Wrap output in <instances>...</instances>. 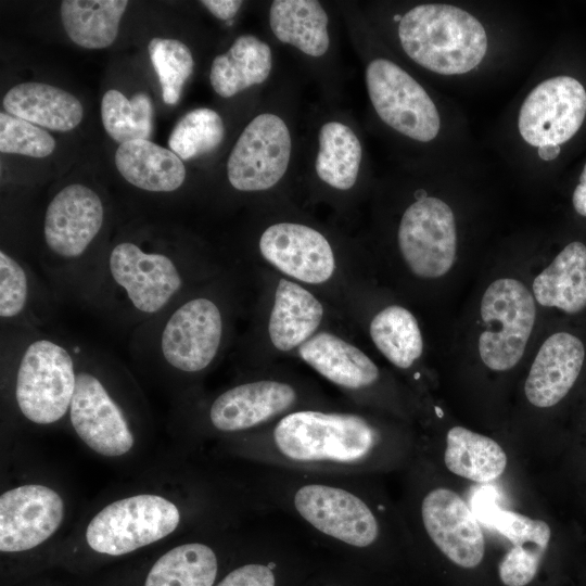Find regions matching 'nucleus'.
<instances>
[{"mask_svg": "<svg viewBox=\"0 0 586 586\" xmlns=\"http://www.w3.org/2000/svg\"><path fill=\"white\" fill-rule=\"evenodd\" d=\"M77 378L67 423L91 451L125 459L143 438L146 406L126 367L107 353L76 344Z\"/></svg>", "mask_w": 586, "mask_h": 586, "instance_id": "1", "label": "nucleus"}, {"mask_svg": "<svg viewBox=\"0 0 586 586\" xmlns=\"http://www.w3.org/2000/svg\"><path fill=\"white\" fill-rule=\"evenodd\" d=\"M188 281L179 255L125 239L105 250L81 302L135 329L183 296Z\"/></svg>", "mask_w": 586, "mask_h": 586, "instance_id": "2", "label": "nucleus"}, {"mask_svg": "<svg viewBox=\"0 0 586 586\" xmlns=\"http://www.w3.org/2000/svg\"><path fill=\"white\" fill-rule=\"evenodd\" d=\"M2 393L23 422H67L76 386V344L42 329L2 328Z\"/></svg>", "mask_w": 586, "mask_h": 586, "instance_id": "3", "label": "nucleus"}, {"mask_svg": "<svg viewBox=\"0 0 586 586\" xmlns=\"http://www.w3.org/2000/svg\"><path fill=\"white\" fill-rule=\"evenodd\" d=\"M224 315L218 303L187 293L132 331L130 351L136 364L170 387L206 370L224 339Z\"/></svg>", "mask_w": 586, "mask_h": 586, "instance_id": "4", "label": "nucleus"}, {"mask_svg": "<svg viewBox=\"0 0 586 586\" xmlns=\"http://www.w3.org/2000/svg\"><path fill=\"white\" fill-rule=\"evenodd\" d=\"M104 222L101 196L85 184L65 186L49 202L42 228V268L63 296L82 301L101 263L94 244Z\"/></svg>", "mask_w": 586, "mask_h": 586, "instance_id": "5", "label": "nucleus"}, {"mask_svg": "<svg viewBox=\"0 0 586 586\" xmlns=\"http://www.w3.org/2000/svg\"><path fill=\"white\" fill-rule=\"evenodd\" d=\"M184 521L186 510L178 496L146 487L102 504L82 520L72 538L92 553L122 557L170 538Z\"/></svg>", "mask_w": 586, "mask_h": 586, "instance_id": "6", "label": "nucleus"}, {"mask_svg": "<svg viewBox=\"0 0 586 586\" xmlns=\"http://www.w3.org/2000/svg\"><path fill=\"white\" fill-rule=\"evenodd\" d=\"M398 37L406 54L424 68L457 75L473 69L487 51L483 25L449 4H420L400 18Z\"/></svg>", "mask_w": 586, "mask_h": 586, "instance_id": "7", "label": "nucleus"}, {"mask_svg": "<svg viewBox=\"0 0 586 586\" xmlns=\"http://www.w3.org/2000/svg\"><path fill=\"white\" fill-rule=\"evenodd\" d=\"M378 431L353 413L301 410L285 415L276 424V453L298 464L356 467L379 444Z\"/></svg>", "mask_w": 586, "mask_h": 586, "instance_id": "8", "label": "nucleus"}, {"mask_svg": "<svg viewBox=\"0 0 586 586\" xmlns=\"http://www.w3.org/2000/svg\"><path fill=\"white\" fill-rule=\"evenodd\" d=\"M69 501L48 477L14 479L0 493V551L23 555L48 545L65 528Z\"/></svg>", "mask_w": 586, "mask_h": 586, "instance_id": "9", "label": "nucleus"}, {"mask_svg": "<svg viewBox=\"0 0 586 586\" xmlns=\"http://www.w3.org/2000/svg\"><path fill=\"white\" fill-rule=\"evenodd\" d=\"M481 317L485 323L477 344L482 361L496 371L513 368L524 354L535 323L532 294L515 279H498L483 294Z\"/></svg>", "mask_w": 586, "mask_h": 586, "instance_id": "10", "label": "nucleus"}, {"mask_svg": "<svg viewBox=\"0 0 586 586\" xmlns=\"http://www.w3.org/2000/svg\"><path fill=\"white\" fill-rule=\"evenodd\" d=\"M370 101L379 117L396 131L420 142L433 140L441 127L430 95L407 72L386 59H375L366 69Z\"/></svg>", "mask_w": 586, "mask_h": 586, "instance_id": "11", "label": "nucleus"}, {"mask_svg": "<svg viewBox=\"0 0 586 586\" xmlns=\"http://www.w3.org/2000/svg\"><path fill=\"white\" fill-rule=\"evenodd\" d=\"M400 253L418 277L444 276L457 252V230L451 208L433 196L419 199L404 213L397 233Z\"/></svg>", "mask_w": 586, "mask_h": 586, "instance_id": "12", "label": "nucleus"}, {"mask_svg": "<svg viewBox=\"0 0 586 586\" xmlns=\"http://www.w3.org/2000/svg\"><path fill=\"white\" fill-rule=\"evenodd\" d=\"M292 141L285 123L275 114L254 117L238 138L227 162L230 184L239 191H263L284 176Z\"/></svg>", "mask_w": 586, "mask_h": 586, "instance_id": "13", "label": "nucleus"}, {"mask_svg": "<svg viewBox=\"0 0 586 586\" xmlns=\"http://www.w3.org/2000/svg\"><path fill=\"white\" fill-rule=\"evenodd\" d=\"M586 115V91L571 76H556L537 85L521 105L518 127L528 144L560 145L581 128Z\"/></svg>", "mask_w": 586, "mask_h": 586, "instance_id": "14", "label": "nucleus"}, {"mask_svg": "<svg viewBox=\"0 0 586 586\" xmlns=\"http://www.w3.org/2000/svg\"><path fill=\"white\" fill-rule=\"evenodd\" d=\"M298 515L321 534L343 544L364 548L379 536L378 520L354 493L329 484L308 483L293 495Z\"/></svg>", "mask_w": 586, "mask_h": 586, "instance_id": "15", "label": "nucleus"}, {"mask_svg": "<svg viewBox=\"0 0 586 586\" xmlns=\"http://www.w3.org/2000/svg\"><path fill=\"white\" fill-rule=\"evenodd\" d=\"M421 517L429 537L450 561L467 569L481 563L483 532L456 492L444 487L429 492L421 502Z\"/></svg>", "mask_w": 586, "mask_h": 586, "instance_id": "16", "label": "nucleus"}, {"mask_svg": "<svg viewBox=\"0 0 586 586\" xmlns=\"http://www.w3.org/2000/svg\"><path fill=\"white\" fill-rule=\"evenodd\" d=\"M259 251L280 271L306 283L329 280L335 267L328 240L301 224L279 222L268 227L259 239Z\"/></svg>", "mask_w": 586, "mask_h": 586, "instance_id": "17", "label": "nucleus"}, {"mask_svg": "<svg viewBox=\"0 0 586 586\" xmlns=\"http://www.w3.org/2000/svg\"><path fill=\"white\" fill-rule=\"evenodd\" d=\"M295 402L296 393L290 384L272 380L246 382L216 396L207 418L215 431L238 433L288 411Z\"/></svg>", "mask_w": 586, "mask_h": 586, "instance_id": "18", "label": "nucleus"}, {"mask_svg": "<svg viewBox=\"0 0 586 586\" xmlns=\"http://www.w3.org/2000/svg\"><path fill=\"white\" fill-rule=\"evenodd\" d=\"M582 341L568 332L550 335L540 346L524 385L527 400L539 408L558 404L574 385L583 367Z\"/></svg>", "mask_w": 586, "mask_h": 586, "instance_id": "19", "label": "nucleus"}, {"mask_svg": "<svg viewBox=\"0 0 586 586\" xmlns=\"http://www.w3.org/2000/svg\"><path fill=\"white\" fill-rule=\"evenodd\" d=\"M298 353L318 373L345 388L366 387L379 378L378 367L364 352L328 332L313 335Z\"/></svg>", "mask_w": 586, "mask_h": 586, "instance_id": "20", "label": "nucleus"}, {"mask_svg": "<svg viewBox=\"0 0 586 586\" xmlns=\"http://www.w3.org/2000/svg\"><path fill=\"white\" fill-rule=\"evenodd\" d=\"M7 113L34 125L69 131L82 119L80 101L69 92L43 82H23L3 98Z\"/></svg>", "mask_w": 586, "mask_h": 586, "instance_id": "21", "label": "nucleus"}, {"mask_svg": "<svg viewBox=\"0 0 586 586\" xmlns=\"http://www.w3.org/2000/svg\"><path fill=\"white\" fill-rule=\"evenodd\" d=\"M115 165L126 181L149 192H173L186 179L181 158L171 150L150 140L140 139L119 144L115 152Z\"/></svg>", "mask_w": 586, "mask_h": 586, "instance_id": "22", "label": "nucleus"}, {"mask_svg": "<svg viewBox=\"0 0 586 586\" xmlns=\"http://www.w3.org/2000/svg\"><path fill=\"white\" fill-rule=\"evenodd\" d=\"M323 315L321 303L307 290L280 279L270 314L268 332L279 351H290L309 340Z\"/></svg>", "mask_w": 586, "mask_h": 586, "instance_id": "23", "label": "nucleus"}, {"mask_svg": "<svg viewBox=\"0 0 586 586\" xmlns=\"http://www.w3.org/2000/svg\"><path fill=\"white\" fill-rule=\"evenodd\" d=\"M536 301L577 314L586 307V246L578 241L568 244L533 282Z\"/></svg>", "mask_w": 586, "mask_h": 586, "instance_id": "24", "label": "nucleus"}, {"mask_svg": "<svg viewBox=\"0 0 586 586\" xmlns=\"http://www.w3.org/2000/svg\"><path fill=\"white\" fill-rule=\"evenodd\" d=\"M271 67L270 47L255 36L242 35L226 53L214 59L209 80L217 94L231 98L251 86L264 82Z\"/></svg>", "mask_w": 586, "mask_h": 586, "instance_id": "25", "label": "nucleus"}, {"mask_svg": "<svg viewBox=\"0 0 586 586\" xmlns=\"http://www.w3.org/2000/svg\"><path fill=\"white\" fill-rule=\"evenodd\" d=\"M273 35L310 56H321L329 48L328 15L315 0H276L269 11Z\"/></svg>", "mask_w": 586, "mask_h": 586, "instance_id": "26", "label": "nucleus"}, {"mask_svg": "<svg viewBox=\"0 0 586 586\" xmlns=\"http://www.w3.org/2000/svg\"><path fill=\"white\" fill-rule=\"evenodd\" d=\"M39 284L30 267L3 249L0 251V319L2 328L41 329L46 318Z\"/></svg>", "mask_w": 586, "mask_h": 586, "instance_id": "27", "label": "nucleus"}, {"mask_svg": "<svg viewBox=\"0 0 586 586\" xmlns=\"http://www.w3.org/2000/svg\"><path fill=\"white\" fill-rule=\"evenodd\" d=\"M444 461L458 476L488 483L504 473L507 455L496 441L463 426H454L447 432Z\"/></svg>", "mask_w": 586, "mask_h": 586, "instance_id": "28", "label": "nucleus"}, {"mask_svg": "<svg viewBox=\"0 0 586 586\" xmlns=\"http://www.w3.org/2000/svg\"><path fill=\"white\" fill-rule=\"evenodd\" d=\"M218 559L208 544L184 542L162 553L150 568L143 586H213Z\"/></svg>", "mask_w": 586, "mask_h": 586, "instance_id": "29", "label": "nucleus"}, {"mask_svg": "<svg viewBox=\"0 0 586 586\" xmlns=\"http://www.w3.org/2000/svg\"><path fill=\"white\" fill-rule=\"evenodd\" d=\"M126 0H64L61 18L69 39L86 49H103L117 37Z\"/></svg>", "mask_w": 586, "mask_h": 586, "instance_id": "30", "label": "nucleus"}, {"mask_svg": "<svg viewBox=\"0 0 586 586\" xmlns=\"http://www.w3.org/2000/svg\"><path fill=\"white\" fill-rule=\"evenodd\" d=\"M318 177L332 188L351 189L359 173L361 144L354 131L339 122L326 123L318 136Z\"/></svg>", "mask_w": 586, "mask_h": 586, "instance_id": "31", "label": "nucleus"}, {"mask_svg": "<svg viewBox=\"0 0 586 586\" xmlns=\"http://www.w3.org/2000/svg\"><path fill=\"white\" fill-rule=\"evenodd\" d=\"M378 349L396 367L409 368L422 354L423 340L415 316L392 305L378 313L370 323Z\"/></svg>", "mask_w": 586, "mask_h": 586, "instance_id": "32", "label": "nucleus"}, {"mask_svg": "<svg viewBox=\"0 0 586 586\" xmlns=\"http://www.w3.org/2000/svg\"><path fill=\"white\" fill-rule=\"evenodd\" d=\"M101 119L107 135L116 142L149 140L153 129V104L146 93L130 100L120 91H106L101 101Z\"/></svg>", "mask_w": 586, "mask_h": 586, "instance_id": "33", "label": "nucleus"}, {"mask_svg": "<svg viewBox=\"0 0 586 586\" xmlns=\"http://www.w3.org/2000/svg\"><path fill=\"white\" fill-rule=\"evenodd\" d=\"M225 137L224 122L214 110L201 107L187 113L174 127L169 149L181 160H191L216 150Z\"/></svg>", "mask_w": 586, "mask_h": 586, "instance_id": "34", "label": "nucleus"}, {"mask_svg": "<svg viewBox=\"0 0 586 586\" xmlns=\"http://www.w3.org/2000/svg\"><path fill=\"white\" fill-rule=\"evenodd\" d=\"M150 59L158 76L162 97L166 104H176L182 87L193 72L190 49L178 39L153 38L148 46Z\"/></svg>", "mask_w": 586, "mask_h": 586, "instance_id": "35", "label": "nucleus"}, {"mask_svg": "<svg viewBox=\"0 0 586 586\" xmlns=\"http://www.w3.org/2000/svg\"><path fill=\"white\" fill-rule=\"evenodd\" d=\"M55 149V140L46 130L25 119L0 113L1 153L46 157Z\"/></svg>", "mask_w": 586, "mask_h": 586, "instance_id": "36", "label": "nucleus"}, {"mask_svg": "<svg viewBox=\"0 0 586 586\" xmlns=\"http://www.w3.org/2000/svg\"><path fill=\"white\" fill-rule=\"evenodd\" d=\"M487 515L493 526L513 546L537 545L547 549L551 531L545 521L531 519L495 505Z\"/></svg>", "mask_w": 586, "mask_h": 586, "instance_id": "37", "label": "nucleus"}, {"mask_svg": "<svg viewBox=\"0 0 586 586\" xmlns=\"http://www.w3.org/2000/svg\"><path fill=\"white\" fill-rule=\"evenodd\" d=\"M546 548L537 545L513 546L499 563V576L506 586H525L535 576Z\"/></svg>", "mask_w": 586, "mask_h": 586, "instance_id": "38", "label": "nucleus"}, {"mask_svg": "<svg viewBox=\"0 0 586 586\" xmlns=\"http://www.w3.org/2000/svg\"><path fill=\"white\" fill-rule=\"evenodd\" d=\"M276 578L270 566L247 563L229 572L216 586H275Z\"/></svg>", "mask_w": 586, "mask_h": 586, "instance_id": "39", "label": "nucleus"}, {"mask_svg": "<svg viewBox=\"0 0 586 586\" xmlns=\"http://www.w3.org/2000/svg\"><path fill=\"white\" fill-rule=\"evenodd\" d=\"M201 3L214 16L224 21L232 18L242 5L239 0H203Z\"/></svg>", "mask_w": 586, "mask_h": 586, "instance_id": "40", "label": "nucleus"}, {"mask_svg": "<svg viewBox=\"0 0 586 586\" xmlns=\"http://www.w3.org/2000/svg\"><path fill=\"white\" fill-rule=\"evenodd\" d=\"M573 207L581 216L586 217V164L572 196Z\"/></svg>", "mask_w": 586, "mask_h": 586, "instance_id": "41", "label": "nucleus"}, {"mask_svg": "<svg viewBox=\"0 0 586 586\" xmlns=\"http://www.w3.org/2000/svg\"><path fill=\"white\" fill-rule=\"evenodd\" d=\"M538 156L545 161L555 160L560 153V145L548 144L537 148Z\"/></svg>", "mask_w": 586, "mask_h": 586, "instance_id": "42", "label": "nucleus"}]
</instances>
